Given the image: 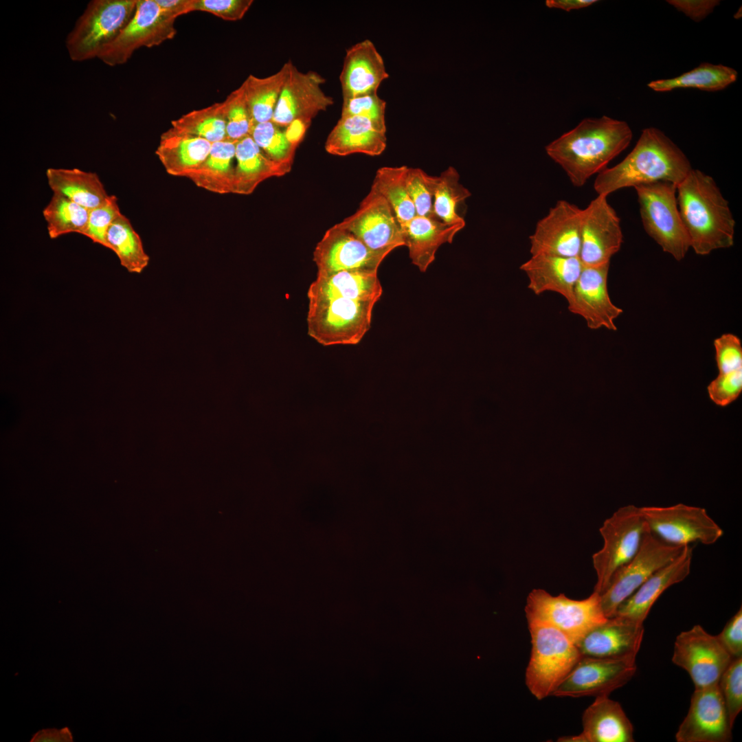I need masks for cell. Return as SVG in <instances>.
Masks as SVG:
<instances>
[{
  "mask_svg": "<svg viewBox=\"0 0 742 742\" xmlns=\"http://www.w3.org/2000/svg\"><path fill=\"white\" fill-rule=\"evenodd\" d=\"M629 125L607 115L585 118L546 147L547 155L565 171L576 187L625 150L632 139Z\"/></svg>",
  "mask_w": 742,
  "mask_h": 742,
  "instance_id": "obj_1",
  "label": "cell"
},
{
  "mask_svg": "<svg viewBox=\"0 0 742 742\" xmlns=\"http://www.w3.org/2000/svg\"><path fill=\"white\" fill-rule=\"evenodd\" d=\"M685 153L663 131H642L631 151L618 164L600 172L594 183L597 195L659 181L677 186L692 169Z\"/></svg>",
  "mask_w": 742,
  "mask_h": 742,
  "instance_id": "obj_2",
  "label": "cell"
},
{
  "mask_svg": "<svg viewBox=\"0 0 742 742\" xmlns=\"http://www.w3.org/2000/svg\"><path fill=\"white\" fill-rule=\"evenodd\" d=\"M677 200L690 246L697 254L733 245L736 222L711 176L692 168L677 185Z\"/></svg>",
  "mask_w": 742,
  "mask_h": 742,
  "instance_id": "obj_3",
  "label": "cell"
},
{
  "mask_svg": "<svg viewBox=\"0 0 742 742\" xmlns=\"http://www.w3.org/2000/svg\"><path fill=\"white\" fill-rule=\"evenodd\" d=\"M531 653L526 685L538 700L552 695L582 657L576 645L546 624L529 622Z\"/></svg>",
  "mask_w": 742,
  "mask_h": 742,
  "instance_id": "obj_4",
  "label": "cell"
},
{
  "mask_svg": "<svg viewBox=\"0 0 742 742\" xmlns=\"http://www.w3.org/2000/svg\"><path fill=\"white\" fill-rule=\"evenodd\" d=\"M137 0H93L76 21L66 39L74 61L98 58L133 18Z\"/></svg>",
  "mask_w": 742,
  "mask_h": 742,
  "instance_id": "obj_5",
  "label": "cell"
},
{
  "mask_svg": "<svg viewBox=\"0 0 742 742\" xmlns=\"http://www.w3.org/2000/svg\"><path fill=\"white\" fill-rule=\"evenodd\" d=\"M524 610L528 622L552 626L575 644L608 618L600 596L594 591L585 599L574 600L563 594L553 596L543 589H535L527 597Z\"/></svg>",
  "mask_w": 742,
  "mask_h": 742,
  "instance_id": "obj_6",
  "label": "cell"
},
{
  "mask_svg": "<svg viewBox=\"0 0 742 742\" xmlns=\"http://www.w3.org/2000/svg\"><path fill=\"white\" fill-rule=\"evenodd\" d=\"M376 303L346 298L308 300V335L324 346L357 344L370 328Z\"/></svg>",
  "mask_w": 742,
  "mask_h": 742,
  "instance_id": "obj_7",
  "label": "cell"
},
{
  "mask_svg": "<svg viewBox=\"0 0 742 742\" xmlns=\"http://www.w3.org/2000/svg\"><path fill=\"white\" fill-rule=\"evenodd\" d=\"M633 188L645 232L664 252L682 260L690 246L677 205V186L659 181Z\"/></svg>",
  "mask_w": 742,
  "mask_h": 742,
  "instance_id": "obj_8",
  "label": "cell"
},
{
  "mask_svg": "<svg viewBox=\"0 0 742 742\" xmlns=\"http://www.w3.org/2000/svg\"><path fill=\"white\" fill-rule=\"evenodd\" d=\"M647 530L640 507L633 505L620 508L605 519L599 529L603 546L592 556L594 592L600 594L615 572L636 554Z\"/></svg>",
  "mask_w": 742,
  "mask_h": 742,
  "instance_id": "obj_9",
  "label": "cell"
},
{
  "mask_svg": "<svg viewBox=\"0 0 742 742\" xmlns=\"http://www.w3.org/2000/svg\"><path fill=\"white\" fill-rule=\"evenodd\" d=\"M684 547L662 541L647 528L636 554L615 572L600 594L606 617L614 616L622 603L653 573L675 559Z\"/></svg>",
  "mask_w": 742,
  "mask_h": 742,
  "instance_id": "obj_10",
  "label": "cell"
},
{
  "mask_svg": "<svg viewBox=\"0 0 742 742\" xmlns=\"http://www.w3.org/2000/svg\"><path fill=\"white\" fill-rule=\"evenodd\" d=\"M649 530L662 541L679 546L693 542L716 543L723 530L701 507L684 504L660 507H640Z\"/></svg>",
  "mask_w": 742,
  "mask_h": 742,
  "instance_id": "obj_11",
  "label": "cell"
},
{
  "mask_svg": "<svg viewBox=\"0 0 742 742\" xmlns=\"http://www.w3.org/2000/svg\"><path fill=\"white\" fill-rule=\"evenodd\" d=\"M176 19L155 0H137L131 20L98 58L111 67L124 64L139 48L153 47L173 38Z\"/></svg>",
  "mask_w": 742,
  "mask_h": 742,
  "instance_id": "obj_12",
  "label": "cell"
},
{
  "mask_svg": "<svg viewBox=\"0 0 742 742\" xmlns=\"http://www.w3.org/2000/svg\"><path fill=\"white\" fill-rule=\"evenodd\" d=\"M732 660L717 636L699 625L681 632L674 642L672 661L688 673L695 688L718 684Z\"/></svg>",
  "mask_w": 742,
  "mask_h": 742,
  "instance_id": "obj_13",
  "label": "cell"
},
{
  "mask_svg": "<svg viewBox=\"0 0 742 742\" xmlns=\"http://www.w3.org/2000/svg\"><path fill=\"white\" fill-rule=\"evenodd\" d=\"M636 670V659L581 657L552 696H609L628 683Z\"/></svg>",
  "mask_w": 742,
  "mask_h": 742,
  "instance_id": "obj_14",
  "label": "cell"
},
{
  "mask_svg": "<svg viewBox=\"0 0 742 742\" xmlns=\"http://www.w3.org/2000/svg\"><path fill=\"white\" fill-rule=\"evenodd\" d=\"M337 225L374 251L388 255L405 246L402 228L392 207L372 186L357 210Z\"/></svg>",
  "mask_w": 742,
  "mask_h": 742,
  "instance_id": "obj_15",
  "label": "cell"
},
{
  "mask_svg": "<svg viewBox=\"0 0 742 742\" xmlns=\"http://www.w3.org/2000/svg\"><path fill=\"white\" fill-rule=\"evenodd\" d=\"M623 234L620 221L607 196L597 195L582 210L581 248L578 258L583 266L596 267L610 262L620 249Z\"/></svg>",
  "mask_w": 742,
  "mask_h": 742,
  "instance_id": "obj_16",
  "label": "cell"
},
{
  "mask_svg": "<svg viewBox=\"0 0 742 742\" xmlns=\"http://www.w3.org/2000/svg\"><path fill=\"white\" fill-rule=\"evenodd\" d=\"M325 81L317 72L300 71L291 61L289 74L271 121L281 128L297 121L309 126L319 113L334 104L333 98L322 89Z\"/></svg>",
  "mask_w": 742,
  "mask_h": 742,
  "instance_id": "obj_17",
  "label": "cell"
},
{
  "mask_svg": "<svg viewBox=\"0 0 742 742\" xmlns=\"http://www.w3.org/2000/svg\"><path fill=\"white\" fill-rule=\"evenodd\" d=\"M732 727L718 684L695 688L675 739L677 742H728Z\"/></svg>",
  "mask_w": 742,
  "mask_h": 742,
  "instance_id": "obj_18",
  "label": "cell"
},
{
  "mask_svg": "<svg viewBox=\"0 0 742 742\" xmlns=\"http://www.w3.org/2000/svg\"><path fill=\"white\" fill-rule=\"evenodd\" d=\"M387 256L370 249L351 232L336 224L317 244L313 261L317 276H325L346 270L377 271Z\"/></svg>",
  "mask_w": 742,
  "mask_h": 742,
  "instance_id": "obj_19",
  "label": "cell"
},
{
  "mask_svg": "<svg viewBox=\"0 0 742 742\" xmlns=\"http://www.w3.org/2000/svg\"><path fill=\"white\" fill-rule=\"evenodd\" d=\"M582 210L567 201H558L529 237L531 256L578 257Z\"/></svg>",
  "mask_w": 742,
  "mask_h": 742,
  "instance_id": "obj_20",
  "label": "cell"
},
{
  "mask_svg": "<svg viewBox=\"0 0 742 742\" xmlns=\"http://www.w3.org/2000/svg\"><path fill=\"white\" fill-rule=\"evenodd\" d=\"M609 263L596 266H583L575 284L568 310L582 317L589 328H605L616 330L615 319L622 310L611 300L607 289Z\"/></svg>",
  "mask_w": 742,
  "mask_h": 742,
  "instance_id": "obj_21",
  "label": "cell"
},
{
  "mask_svg": "<svg viewBox=\"0 0 742 742\" xmlns=\"http://www.w3.org/2000/svg\"><path fill=\"white\" fill-rule=\"evenodd\" d=\"M644 631L642 623L614 616L590 631L576 645L582 657L636 659Z\"/></svg>",
  "mask_w": 742,
  "mask_h": 742,
  "instance_id": "obj_22",
  "label": "cell"
},
{
  "mask_svg": "<svg viewBox=\"0 0 742 742\" xmlns=\"http://www.w3.org/2000/svg\"><path fill=\"white\" fill-rule=\"evenodd\" d=\"M693 547L685 546L673 561L657 570L617 609L614 616L644 623L651 607L671 586L684 581L690 574Z\"/></svg>",
  "mask_w": 742,
  "mask_h": 742,
  "instance_id": "obj_23",
  "label": "cell"
},
{
  "mask_svg": "<svg viewBox=\"0 0 742 742\" xmlns=\"http://www.w3.org/2000/svg\"><path fill=\"white\" fill-rule=\"evenodd\" d=\"M389 77L383 57L374 43L360 41L346 50L339 82L343 100L377 93Z\"/></svg>",
  "mask_w": 742,
  "mask_h": 742,
  "instance_id": "obj_24",
  "label": "cell"
},
{
  "mask_svg": "<svg viewBox=\"0 0 742 742\" xmlns=\"http://www.w3.org/2000/svg\"><path fill=\"white\" fill-rule=\"evenodd\" d=\"M583 731L561 737V742H633V727L619 702L596 697L583 712Z\"/></svg>",
  "mask_w": 742,
  "mask_h": 742,
  "instance_id": "obj_25",
  "label": "cell"
},
{
  "mask_svg": "<svg viewBox=\"0 0 742 742\" xmlns=\"http://www.w3.org/2000/svg\"><path fill=\"white\" fill-rule=\"evenodd\" d=\"M583 265L578 257L532 255L520 266L528 279V289L535 294L553 291L569 303Z\"/></svg>",
  "mask_w": 742,
  "mask_h": 742,
  "instance_id": "obj_26",
  "label": "cell"
},
{
  "mask_svg": "<svg viewBox=\"0 0 742 742\" xmlns=\"http://www.w3.org/2000/svg\"><path fill=\"white\" fill-rule=\"evenodd\" d=\"M464 226L465 221L450 224L436 216L416 215L401 226L412 263L425 272L434 261L438 248L444 243H451Z\"/></svg>",
  "mask_w": 742,
  "mask_h": 742,
  "instance_id": "obj_27",
  "label": "cell"
},
{
  "mask_svg": "<svg viewBox=\"0 0 742 742\" xmlns=\"http://www.w3.org/2000/svg\"><path fill=\"white\" fill-rule=\"evenodd\" d=\"M386 132L363 116L340 117L325 142L326 151L337 156L361 153L380 155L387 146Z\"/></svg>",
  "mask_w": 742,
  "mask_h": 742,
  "instance_id": "obj_28",
  "label": "cell"
},
{
  "mask_svg": "<svg viewBox=\"0 0 742 742\" xmlns=\"http://www.w3.org/2000/svg\"><path fill=\"white\" fill-rule=\"evenodd\" d=\"M382 293L377 271L346 270L317 276L307 296L308 300L346 298L377 302Z\"/></svg>",
  "mask_w": 742,
  "mask_h": 742,
  "instance_id": "obj_29",
  "label": "cell"
},
{
  "mask_svg": "<svg viewBox=\"0 0 742 742\" xmlns=\"http://www.w3.org/2000/svg\"><path fill=\"white\" fill-rule=\"evenodd\" d=\"M232 193L251 194L263 181L281 177L291 168L269 159L249 135L236 142Z\"/></svg>",
  "mask_w": 742,
  "mask_h": 742,
  "instance_id": "obj_30",
  "label": "cell"
},
{
  "mask_svg": "<svg viewBox=\"0 0 742 742\" xmlns=\"http://www.w3.org/2000/svg\"><path fill=\"white\" fill-rule=\"evenodd\" d=\"M212 144L205 139L179 133L170 128L161 135L155 154L168 175L183 177L205 160Z\"/></svg>",
  "mask_w": 742,
  "mask_h": 742,
  "instance_id": "obj_31",
  "label": "cell"
},
{
  "mask_svg": "<svg viewBox=\"0 0 742 742\" xmlns=\"http://www.w3.org/2000/svg\"><path fill=\"white\" fill-rule=\"evenodd\" d=\"M236 142L226 139L212 143L205 160L183 177L211 192L232 193Z\"/></svg>",
  "mask_w": 742,
  "mask_h": 742,
  "instance_id": "obj_32",
  "label": "cell"
},
{
  "mask_svg": "<svg viewBox=\"0 0 742 742\" xmlns=\"http://www.w3.org/2000/svg\"><path fill=\"white\" fill-rule=\"evenodd\" d=\"M47 183L53 193L60 194L80 205L91 210L109 198L96 173L78 168H54L46 170Z\"/></svg>",
  "mask_w": 742,
  "mask_h": 742,
  "instance_id": "obj_33",
  "label": "cell"
},
{
  "mask_svg": "<svg viewBox=\"0 0 742 742\" xmlns=\"http://www.w3.org/2000/svg\"><path fill=\"white\" fill-rule=\"evenodd\" d=\"M291 60L276 73L259 78L250 74L243 82L245 98L255 124L271 121L289 74Z\"/></svg>",
  "mask_w": 742,
  "mask_h": 742,
  "instance_id": "obj_34",
  "label": "cell"
},
{
  "mask_svg": "<svg viewBox=\"0 0 742 742\" xmlns=\"http://www.w3.org/2000/svg\"><path fill=\"white\" fill-rule=\"evenodd\" d=\"M737 71L722 64L702 63L697 67L677 77L651 81L647 86L657 92L676 89L693 88L706 91H717L734 82Z\"/></svg>",
  "mask_w": 742,
  "mask_h": 742,
  "instance_id": "obj_35",
  "label": "cell"
},
{
  "mask_svg": "<svg viewBox=\"0 0 742 742\" xmlns=\"http://www.w3.org/2000/svg\"><path fill=\"white\" fill-rule=\"evenodd\" d=\"M106 243V247L117 255L120 265L128 272L141 273L148 267L150 257L144 249L141 237L124 214L109 226Z\"/></svg>",
  "mask_w": 742,
  "mask_h": 742,
  "instance_id": "obj_36",
  "label": "cell"
},
{
  "mask_svg": "<svg viewBox=\"0 0 742 742\" xmlns=\"http://www.w3.org/2000/svg\"><path fill=\"white\" fill-rule=\"evenodd\" d=\"M408 168L406 166L380 168L372 185L389 203L401 226L416 215L407 188Z\"/></svg>",
  "mask_w": 742,
  "mask_h": 742,
  "instance_id": "obj_37",
  "label": "cell"
},
{
  "mask_svg": "<svg viewBox=\"0 0 742 742\" xmlns=\"http://www.w3.org/2000/svg\"><path fill=\"white\" fill-rule=\"evenodd\" d=\"M89 210L60 194L53 193L43 210L50 238L69 233L83 235L88 223Z\"/></svg>",
  "mask_w": 742,
  "mask_h": 742,
  "instance_id": "obj_38",
  "label": "cell"
},
{
  "mask_svg": "<svg viewBox=\"0 0 742 742\" xmlns=\"http://www.w3.org/2000/svg\"><path fill=\"white\" fill-rule=\"evenodd\" d=\"M175 132L205 139L211 143L226 139V123L221 102L192 111L171 122Z\"/></svg>",
  "mask_w": 742,
  "mask_h": 742,
  "instance_id": "obj_39",
  "label": "cell"
},
{
  "mask_svg": "<svg viewBox=\"0 0 742 742\" xmlns=\"http://www.w3.org/2000/svg\"><path fill=\"white\" fill-rule=\"evenodd\" d=\"M459 179L457 170L451 166L437 177L433 210L435 216L444 223L451 224L464 221L457 213L456 207L471 196V192Z\"/></svg>",
  "mask_w": 742,
  "mask_h": 742,
  "instance_id": "obj_40",
  "label": "cell"
},
{
  "mask_svg": "<svg viewBox=\"0 0 742 742\" xmlns=\"http://www.w3.org/2000/svg\"><path fill=\"white\" fill-rule=\"evenodd\" d=\"M250 136L269 159L291 168L297 145L288 139L285 130L268 121L255 124Z\"/></svg>",
  "mask_w": 742,
  "mask_h": 742,
  "instance_id": "obj_41",
  "label": "cell"
},
{
  "mask_svg": "<svg viewBox=\"0 0 742 742\" xmlns=\"http://www.w3.org/2000/svg\"><path fill=\"white\" fill-rule=\"evenodd\" d=\"M221 102L226 123V139L238 142L250 135L254 126L245 91L241 85Z\"/></svg>",
  "mask_w": 742,
  "mask_h": 742,
  "instance_id": "obj_42",
  "label": "cell"
},
{
  "mask_svg": "<svg viewBox=\"0 0 742 742\" xmlns=\"http://www.w3.org/2000/svg\"><path fill=\"white\" fill-rule=\"evenodd\" d=\"M436 181V176L429 175L420 168H408L407 188L416 215L436 216L433 210L432 197Z\"/></svg>",
  "mask_w": 742,
  "mask_h": 742,
  "instance_id": "obj_43",
  "label": "cell"
},
{
  "mask_svg": "<svg viewBox=\"0 0 742 742\" xmlns=\"http://www.w3.org/2000/svg\"><path fill=\"white\" fill-rule=\"evenodd\" d=\"M718 686L733 726L742 709V657L730 662L721 675Z\"/></svg>",
  "mask_w": 742,
  "mask_h": 742,
  "instance_id": "obj_44",
  "label": "cell"
},
{
  "mask_svg": "<svg viewBox=\"0 0 742 742\" xmlns=\"http://www.w3.org/2000/svg\"><path fill=\"white\" fill-rule=\"evenodd\" d=\"M385 109L386 102L377 93L366 94L343 100L341 117L363 116L386 132Z\"/></svg>",
  "mask_w": 742,
  "mask_h": 742,
  "instance_id": "obj_45",
  "label": "cell"
},
{
  "mask_svg": "<svg viewBox=\"0 0 742 742\" xmlns=\"http://www.w3.org/2000/svg\"><path fill=\"white\" fill-rule=\"evenodd\" d=\"M121 214L117 197L109 195L104 203L89 210L87 227L83 235L93 243L106 247V232L111 224Z\"/></svg>",
  "mask_w": 742,
  "mask_h": 742,
  "instance_id": "obj_46",
  "label": "cell"
},
{
  "mask_svg": "<svg viewBox=\"0 0 742 742\" xmlns=\"http://www.w3.org/2000/svg\"><path fill=\"white\" fill-rule=\"evenodd\" d=\"M719 374H730L742 371L741 340L732 334H724L714 341Z\"/></svg>",
  "mask_w": 742,
  "mask_h": 742,
  "instance_id": "obj_47",
  "label": "cell"
},
{
  "mask_svg": "<svg viewBox=\"0 0 742 742\" xmlns=\"http://www.w3.org/2000/svg\"><path fill=\"white\" fill-rule=\"evenodd\" d=\"M252 0H195L194 11L211 13L223 20H240L253 3Z\"/></svg>",
  "mask_w": 742,
  "mask_h": 742,
  "instance_id": "obj_48",
  "label": "cell"
},
{
  "mask_svg": "<svg viewBox=\"0 0 742 742\" xmlns=\"http://www.w3.org/2000/svg\"><path fill=\"white\" fill-rule=\"evenodd\" d=\"M742 391V371L730 374H719L708 386L710 399L725 407L734 401Z\"/></svg>",
  "mask_w": 742,
  "mask_h": 742,
  "instance_id": "obj_49",
  "label": "cell"
},
{
  "mask_svg": "<svg viewBox=\"0 0 742 742\" xmlns=\"http://www.w3.org/2000/svg\"><path fill=\"white\" fill-rule=\"evenodd\" d=\"M721 645L734 659L742 657V608L728 620L716 636Z\"/></svg>",
  "mask_w": 742,
  "mask_h": 742,
  "instance_id": "obj_50",
  "label": "cell"
},
{
  "mask_svg": "<svg viewBox=\"0 0 742 742\" xmlns=\"http://www.w3.org/2000/svg\"><path fill=\"white\" fill-rule=\"evenodd\" d=\"M717 0H668L667 3L694 21L699 22L719 4Z\"/></svg>",
  "mask_w": 742,
  "mask_h": 742,
  "instance_id": "obj_51",
  "label": "cell"
},
{
  "mask_svg": "<svg viewBox=\"0 0 742 742\" xmlns=\"http://www.w3.org/2000/svg\"><path fill=\"white\" fill-rule=\"evenodd\" d=\"M72 734L67 727L43 729L34 734L31 742H72Z\"/></svg>",
  "mask_w": 742,
  "mask_h": 742,
  "instance_id": "obj_52",
  "label": "cell"
},
{
  "mask_svg": "<svg viewBox=\"0 0 742 742\" xmlns=\"http://www.w3.org/2000/svg\"><path fill=\"white\" fill-rule=\"evenodd\" d=\"M164 10L177 18L194 11L195 0H155Z\"/></svg>",
  "mask_w": 742,
  "mask_h": 742,
  "instance_id": "obj_53",
  "label": "cell"
},
{
  "mask_svg": "<svg viewBox=\"0 0 742 742\" xmlns=\"http://www.w3.org/2000/svg\"><path fill=\"white\" fill-rule=\"evenodd\" d=\"M596 2H597L596 0H546V5L549 8L561 9L569 12L590 6Z\"/></svg>",
  "mask_w": 742,
  "mask_h": 742,
  "instance_id": "obj_54",
  "label": "cell"
}]
</instances>
